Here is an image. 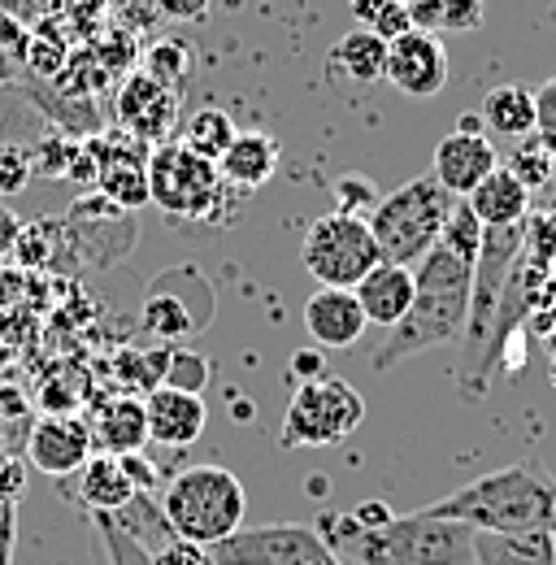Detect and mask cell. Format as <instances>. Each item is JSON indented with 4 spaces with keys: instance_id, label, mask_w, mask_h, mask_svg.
Listing matches in <instances>:
<instances>
[{
    "instance_id": "cell-17",
    "label": "cell",
    "mask_w": 556,
    "mask_h": 565,
    "mask_svg": "<svg viewBox=\"0 0 556 565\" xmlns=\"http://www.w3.org/2000/svg\"><path fill=\"white\" fill-rule=\"evenodd\" d=\"M278 161H282V148L275 136L266 131H239L231 148L217 157V174L222 183L235 192V196H253L257 188H266L278 174Z\"/></svg>"
},
{
    "instance_id": "cell-11",
    "label": "cell",
    "mask_w": 556,
    "mask_h": 565,
    "mask_svg": "<svg viewBox=\"0 0 556 565\" xmlns=\"http://www.w3.org/2000/svg\"><path fill=\"white\" fill-rule=\"evenodd\" d=\"M383 83H392L396 92L414 96V100H430L448 87V49L439 44L435 31H405L387 44V74Z\"/></svg>"
},
{
    "instance_id": "cell-21",
    "label": "cell",
    "mask_w": 556,
    "mask_h": 565,
    "mask_svg": "<svg viewBox=\"0 0 556 565\" xmlns=\"http://www.w3.org/2000/svg\"><path fill=\"white\" fill-rule=\"evenodd\" d=\"M466 205L474 210V217L483 226H517L531 213V192H526V183L513 170L500 166V170H491L483 183L466 196Z\"/></svg>"
},
{
    "instance_id": "cell-14",
    "label": "cell",
    "mask_w": 556,
    "mask_h": 565,
    "mask_svg": "<svg viewBox=\"0 0 556 565\" xmlns=\"http://www.w3.org/2000/svg\"><path fill=\"white\" fill-rule=\"evenodd\" d=\"M365 309L356 300L352 287H318L304 300V331L313 335V344L327 349H352L365 335Z\"/></svg>"
},
{
    "instance_id": "cell-15",
    "label": "cell",
    "mask_w": 556,
    "mask_h": 565,
    "mask_svg": "<svg viewBox=\"0 0 556 565\" xmlns=\"http://www.w3.org/2000/svg\"><path fill=\"white\" fill-rule=\"evenodd\" d=\"M92 152H96V188H100V196L109 201V205H118V210L136 213L143 210L152 196H148V148L136 140H122L118 148H100V143H92Z\"/></svg>"
},
{
    "instance_id": "cell-13",
    "label": "cell",
    "mask_w": 556,
    "mask_h": 565,
    "mask_svg": "<svg viewBox=\"0 0 556 565\" xmlns=\"http://www.w3.org/2000/svg\"><path fill=\"white\" fill-rule=\"evenodd\" d=\"M491 170H500V152H495V143L487 140L474 122H466V127H457L452 136H443L439 148H435V161H430V174H435L457 201H466Z\"/></svg>"
},
{
    "instance_id": "cell-27",
    "label": "cell",
    "mask_w": 556,
    "mask_h": 565,
    "mask_svg": "<svg viewBox=\"0 0 556 565\" xmlns=\"http://www.w3.org/2000/svg\"><path fill=\"white\" fill-rule=\"evenodd\" d=\"M239 131H235V122H231V114L226 109H201V114H192L188 122H183V143L192 148V152H201L209 161H217L231 140H235Z\"/></svg>"
},
{
    "instance_id": "cell-26",
    "label": "cell",
    "mask_w": 556,
    "mask_h": 565,
    "mask_svg": "<svg viewBox=\"0 0 556 565\" xmlns=\"http://www.w3.org/2000/svg\"><path fill=\"white\" fill-rule=\"evenodd\" d=\"M143 327L157 335V340H183V335H196L205 327L201 313H192L183 305V296L174 291H152L148 305H143Z\"/></svg>"
},
{
    "instance_id": "cell-4",
    "label": "cell",
    "mask_w": 556,
    "mask_h": 565,
    "mask_svg": "<svg viewBox=\"0 0 556 565\" xmlns=\"http://www.w3.org/2000/svg\"><path fill=\"white\" fill-rule=\"evenodd\" d=\"M457 210V196L435 179V174H417L409 183H400L396 192L378 196L374 210L365 213L370 231H374V244L383 253V262H396V266H409L435 248V239L443 235V222L448 213Z\"/></svg>"
},
{
    "instance_id": "cell-31",
    "label": "cell",
    "mask_w": 556,
    "mask_h": 565,
    "mask_svg": "<svg viewBox=\"0 0 556 565\" xmlns=\"http://www.w3.org/2000/svg\"><path fill=\"white\" fill-rule=\"evenodd\" d=\"M143 71L183 92V78H188V71H192V53H188V44H179V40H161V44L148 49Z\"/></svg>"
},
{
    "instance_id": "cell-9",
    "label": "cell",
    "mask_w": 556,
    "mask_h": 565,
    "mask_svg": "<svg viewBox=\"0 0 556 565\" xmlns=\"http://www.w3.org/2000/svg\"><path fill=\"white\" fill-rule=\"evenodd\" d=\"M213 565H344L309 522H275L257 531H235L209 548Z\"/></svg>"
},
{
    "instance_id": "cell-28",
    "label": "cell",
    "mask_w": 556,
    "mask_h": 565,
    "mask_svg": "<svg viewBox=\"0 0 556 565\" xmlns=\"http://www.w3.org/2000/svg\"><path fill=\"white\" fill-rule=\"evenodd\" d=\"M500 166H504V170H513V174L526 183V192H531V188L553 183L556 157L544 148V143L535 140V136H526V140H517V148L509 152V161H500Z\"/></svg>"
},
{
    "instance_id": "cell-34",
    "label": "cell",
    "mask_w": 556,
    "mask_h": 565,
    "mask_svg": "<svg viewBox=\"0 0 556 565\" xmlns=\"http://www.w3.org/2000/svg\"><path fill=\"white\" fill-rule=\"evenodd\" d=\"M374 35H383L387 44L396 40V35H405V31H414V13H409V4H400V0H383L378 9H374V18L365 22Z\"/></svg>"
},
{
    "instance_id": "cell-24",
    "label": "cell",
    "mask_w": 556,
    "mask_h": 565,
    "mask_svg": "<svg viewBox=\"0 0 556 565\" xmlns=\"http://www.w3.org/2000/svg\"><path fill=\"white\" fill-rule=\"evenodd\" d=\"M331 71L340 74V78L361 83V87L383 83V74H387V40L374 35L370 26L348 31L344 40L331 49Z\"/></svg>"
},
{
    "instance_id": "cell-36",
    "label": "cell",
    "mask_w": 556,
    "mask_h": 565,
    "mask_svg": "<svg viewBox=\"0 0 556 565\" xmlns=\"http://www.w3.org/2000/svg\"><path fill=\"white\" fill-rule=\"evenodd\" d=\"M152 565H213L209 562V548L201 544H192V540H183V535H174L170 544H161L157 553H148Z\"/></svg>"
},
{
    "instance_id": "cell-12",
    "label": "cell",
    "mask_w": 556,
    "mask_h": 565,
    "mask_svg": "<svg viewBox=\"0 0 556 565\" xmlns=\"http://www.w3.org/2000/svg\"><path fill=\"white\" fill-rule=\"evenodd\" d=\"M96 452L92 444V426L78 414H44L26 435V461L49 475V479H70L87 466V457Z\"/></svg>"
},
{
    "instance_id": "cell-8",
    "label": "cell",
    "mask_w": 556,
    "mask_h": 565,
    "mask_svg": "<svg viewBox=\"0 0 556 565\" xmlns=\"http://www.w3.org/2000/svg\"><path fill=\"white\" fill-rule=\"evenodd\" d=\"M300 262L318 279V287H356L383 262V253L374 244V231H370L365 213L335 210L313 217V226L304 231Z\"/></svg>"
},
{
    "instance_id": "cell-33",
    "label": "cell",
    "mask_w": 556,
    "mask_h": 565,
    "mask_svg": "<svg viewBox=\"0 0 556 565\" xmlns=\"http://www.w3.org/2000/svg\"><path fill=\"white\" fill-rule=\"evenodd\" d=\"M165 353H122L118 356V379L127 387H143V392L161 387V379H165Z\"/></svg>"
},
{
    "instance_id": "cell-10",
    "label": "cell",
    "mask_w": 556,
    "mask_h": 565,
    "mask_svg": "<svg viewBox=\"0 0 556 565\" xmlns=\"http://www.w3.org/2000/svg\"><path fill=\"white\" fill-rule=\"evenodd\" d=\"M118 127L127 131V140L157 148L174 136L179 114H183V92L152 78L148 71L127 74V83L118 87Z\"/></svg>"
},
{
    "instance_id": "cell-35",
    "label": "cell",
    "mask_w": 556,
    "mask_h": 565,
    "mask_svg": "<svg viewBox=\"0 0 556 565\" xmlns=\"http://www.w3.org/2000/svg\"><path fill=\"white\" fill-rule=\"evenodd\" d=\"M535 140L556 157V74L535 92Z\"/></svg>"
},
{
    "instance_id": "cell-45",
    "label": "cell",
    "mask_w": 556,
    "mask_h": 565,
    "mask_svg": "<svg viewBox=\"0 0 556 565\" xmlns=\"http://www.w3.org/2000/svg\"><path fill=\"white\" fill-rule=\"evenodd\" d=\"M553 18H556V9H553Z\"/></svg>"
},
{
    "instance_id": "cell-43",
    "label": "cell",
    "mask_w": 556,
    "mask_h": 565,
    "mask_svg": "<svg viewBox=\"0 0 556 565\" xmlns=\"http://www.w3.org/2000/svg\"><path fill=\"white\" fill-rule=\"evenodd\" d=\"M400 4H409V9H414V4H417V0H400Z\"/></svg>"
},
{
    "instance_id": "cell-30",
    "label": "cell",
    "mask_w": 556,
    "mask_h": 565,
    "mask_svg": "<svg viewBox=\"0 0 556 565\" xmlns=\"http://www.w3.org/2000/svg\"><path fill=\"white\" fill-rule=\"evenodd\" d=\"M209 361L201 353H192V349H170L165 353V379H161V387H179V392H205L209 387Z\"/></svg>"
},
{
    "instance_id": "cell-29",
    "label": "cell",
    "mask_w": 556,
    "mask_h": 565,
    "mask_svg": "<svg viewBox=\"0 0 556 565\" xmlns=\"http://www.w3.org/2000/svg\"><path fill=\"white\" fill-rule=\"evenodd\" d=\"M35 179V161H31V148L9 136H0V201L4 196H22Z\"/></svg>"
},
{
    "instance_id": "cell-16",
    "label": "cell",
    "mask_w": 556,
    "mask_h": 565,
    "mask_svg": "<svg viewBox=\"0 0 556 565\" xmlns=\"http://www.w3.org/2000/svg\"><path fill=\"white\" fill-rule=\"evenodd\" d=\"M148 414V439L165 444V448H188L205 435L209 409L196 392H179V387H152L143 401Z\"/></svg>"
},
{
    "instance_id": "cell-6",
    "label": "cell",
    "mask_w": 556,
    "mask_h": 565,
    "mask_svg": "<svg viewBox=\"0 0 556 565\" xmlns=\"http://www.w3.org/2000/svg\"><path fill=\"white\" fill-rule=\"evenodd\" d=\"M466 318H470V287H430L417 282V296L409 313L383 335V344L370 353V370L387 374L392 365L409 361L417 353L443 349L452 340L466 335Z\"/></svg>"
},
{
    "instance_id": "cell-3",
    "label": "cell",
    "mask_w": 556,
    "mask_h": 565,
    "mask_svg": "<svg viewBox=\"0 0 556 565\" xmlns=\"http://www.w3.org/2000/svg\"><path fill=\"white\" fill-rule=\"evenodd\" d=\"M161 509L174 535L213 548L235 531H244L248 492L226 466H188L161 488Z\"/></svg>"
},
{
    "instance_id": "cell-23",
    "label": "cell",
    "mask_w": 556,
    "mask_h": 565,
    "mask_svg": "<svg viewBox=\"0 0 556 565\" xmlns=\"http://www.w3.org/2000/svg\"><path fill=\"white\" fill-rule=\"evenodd\" d=\"M474 565H556L553 531H474Z\"/></svg>"
},
{
    "instance_id": "cell-39",
    "label": "cell",
    "mask_w": 556,
    "mask_h": 565,
    "mask_svg": "<svg viewBox=\"0 0 556 565\" xmlns=\"http://www.w3.org/2000/svg\"><path fill=\"white\" fill-rule=\"evenodd\" d=\"M118 461H122L127 479L136 483V492H157V488H161V479H157V466H152L143 452H127V457H118Z\"/></svg>"
},
{
    "instance_id": "cell-25",
    "label": "cell",
    "mask_w": 556,
    "mask_h": 565,
    "mask_svg": "<svg viewBox=\"0 0 556 565\" xmlns=\"http://www.w3.org/2000/svg\"><path fill=\"white\" fill-rule=\"evenodd\" d=\"M414 26L421 31H479L487 18V0H417Z\"/></svg>"
},
{
    "instance_id": "cell-32",
    "label": "cell",
    "mask_w": 556,
    "mask_h": 565,
    "mask_svg": "<svg viewBox=\"0 0 556 565\" xmlns=\"http://www.w3.org/2000/svg\"><path fill=\"white\" fill-rule=\"evenodd\" d=\"M92 522H96V535H100V548H105L109 565H152L148 548H139L109 513H92Z\"/></svg>"
},
{
    "instance_id": "cell-1",
    "label": "cell",
    "mask_w": 556,
    "mask_h": 565,
    "mask_svg": "<svg viewBox=\"0 0 556 565\" xmlns=\"http://www.w3.org/2000/svg\"><path fill=\"white\" fill-rule=\"evenodd\" d=\"M313 526L344 565H474V531L426 509L392 513L383 526H361L348 509Z\"/></svg>"
},
{
    "instance_id": "cell-22",
    "label": "cell",
    "mask_w": 556,
    "mask_h": 565,
    "mask_svg": "<svg viewBox=\"0 0 556 565\" xmlns=\"http://www.w3.org/2000/svg\"><path fill=\"white\" fill-rule=\"evenodd\" d=\"M479 122L495 140H526L535 136V92L522 83H495L479 105Z\"/></svg>"
},
{
    "instance_id": "cell-40",
    "label": "cell",
    "mask_w": 556,
    "mask_h": 565,
    "mask_svg": "<svg viewBox=\"0 0 556 565\" xmlns=\"http://www.w3.org/2000/svg\"><path fill=\"white\" fill-rule=\"evenodd\" d=\"M22 461H13L4 448H0V504H18V492H22Z\"/></svg>"
},
{
    "instance_id": "cell-42",
    "label": "cell",
    "mask_w": 556,
    "mask_h": 565,
    "mask_svg": "<svg viewBox=\"0 0 556 565\" xmlns=\"http://www.w3.org/2000/svg\"><path fill=\"white\" fill-rule=\"evenodd\" d=\"M352 518H356L361 526H383V522L392 518V504H383V500H365V504L352 509Z\"/></svg>"
},
{
    "instance_id": "cell-44",
    "label": "cell",
    "mask_w": 556,
    "mask_h": 565,
    "mask_svg": "<svg viewBox=\"0 0 556 565\" xmlns=\"http://www.w3.org/2000/svg\"><path fill=\"white\" fill-rule=\"evenodd\" d=\"M553 548H556V522H553Z\"/></svg>"
},
{
    "instance_id": "cell-5",
    "label": "cell",
    "mask_w": 556,
    "mask_h": 565,
    "mask_svg": "<svg viewBox=\"0 0 556 565\" xmlns=\"http://www.w3.org/2000/svg\"><path fill=\"white\" fill-rule=\"evenodd\" d=\"M148 196L170 222H209L231 188L222 183L217 161L192 152L183 140H165L148 152Z\"/></svg>"
},
{
    "instance_id": "cell-37",
    "label": "cell",
    "mask_w": 556,
    "mask_h": 565,
    "mask_svg": "<svg viewBox=\"0 0 556 565\" xmlns=\"http://www.w3.org/2000/svg\"><path fill=\"white\" fill-rule=\"evenodd\" d=\"M287 374H291L296 387L322 379V374H327V356H322V349H300V353L287 361Z\"/></svg>"
},
{
    "instance_id": "cell-41",
    "label": "cell",
    "mask_w": 556,
    "mask_h": 565,
    "mask_svg": "<svg viewBox=\"0 0 556 565\" xmlns=\"http://www.w3.org/2000/svg\"><path fill=\"white\" fill-rule=\"evenodd\" d=\"M13 540H18V504H0V565H13Z\"/></svg>"
},
{
    "instance_id": "cell-18",
    "label": "cell",
    "mask_w": 556,
    "mask_h": 565,
    "mask_svg": "<svg viewBox=\"0 0 556 565\" xmlns=\"http://www.w3.org/2000/svg\"><path fill=\"white\" fill-rule=\"evenodd\" d=\"M352 291H356V300H361V309H365V322L392 331V327L409 313V305H414V296H417V282L409 266L378 262Z\"/></svg>"
},
{
    "instance_id": "cell-2",
    "label": "cell",
    "mask_w": 556,
    "mask_h": 565,
    "mask_svg": "<svg viewBox=\"0 0 556 565\" xmlns=\"http://www.w3.org/2000/svg\"><path fill=\"white\" fill-rule=\"evenodd\" d=\"M426 513L461 522L470 531H553L556 522V479L544 461H513L504 470H491L483 479L457 488L452 495L426 504Z\"/></svg>"
},
{
    "instance_id": "cell-20",
    "label": "cell",
    "mask_w": 556,
    "mask_h": 565,
    "mask_svg": "<svg viewBox=\"0 0 556 565\" xmlns=\"http://www.w3.org/2000/svg\"><path fill=\"white\" fill-rule=\"evenodd\" d=\"M136 495H139L136 483L127 479L122 461L109 457V452H92L87 466L78 470V495H74V500H78L87 513H118V509H127Z\"/></svg>"
},
{
    "instance_id": "cell-38",
    "label": "cell",
    "mask_w": 556,
    "mask_h": 565,
    "mask_svg": "<svg viewBox=\"0 0 556 565\" xmlns=\"http://www.w3.org/2000/svg\"><path fill=\"white\" fill-rule=\"evenodd\" d=\"M213 0H157V13L170 22H205Z\"/></svg>"
},
{
    "instance_id": "cell-19",
    "label": "cell",
    "mask_w": 556,
    "mask_h": 565,
    "mask_svg": "<svg viewBox=\"0 0 556 565\" xmlns=\"http://www.w3.org/2000/svg\"><path fill=\"white\" fill-rule=\"evenodd\" d=\"M92 444L109 457H127V452H143L148 444V414H143V401L139 396H114L105 401L92 418Z\"/></svg>"
},
{
    "instance_id": "cell-7",
    "label": "cell",
    "mask_w": 556,
    "mask_h": 565,
    "mask_svg": "<svg viewBox=\"0 0 556 565\" xmlns=\"http://www.w3.org/2000/svg\"><path fill=\"white\" fill-rule=\"evenodd\" d=\"M361 423H365L361 392H352V383L335 379V374H322L291 392L278 444L282 448H335Z\"/></svg>"
}]
</instances>
